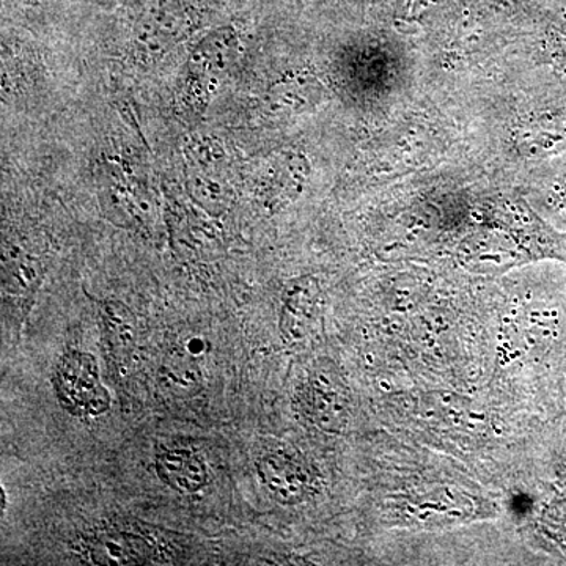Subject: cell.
<instances>
[{"label":"cell","mask_w":566,"mask_h":566,"mask_svg":"<svg viewBox=\"0 0 566 566\" xmlns=\"http://www.w3.org/2000/svg\"><path fill=\"white\" fill-rule=\"evenodd\" d=\"M197 357L186 352L175 354L164 363L161 368V382L164 387L174 394L193 392L202 382Z\"/></svg>","instance_id":"4fadbf2b"},{"label":"cell","mask_w":566,"mask_h":566,"mask_svg":"<svg viewBox=\"0 0 566 566\" xmlns=\"http://www.w3.org/2000/svg\"><path fill=\"white\" fill-rule=\"evenodd\" d=\"M207 344H205L203 338L192 337L186 342L185 352L191 354L193 357H200L205 352H207Z\"/></svg>","instance_id":"5bb4252c"},{"label":"cell","mask_w":566,"mask_h":566,"mask_svg":"<svg viewBox=\"0 0 566 566\" xmlns=\"http://www.w3.org/2000/svg\"><path fill=\"white\" fill-rule=\"evenodd\" d=\"M88 560L95 565H145L156 564V545L147 536L136 532L109 531L93 535L85 547Z\"/></svg>","instance_id":"8992f818"},{"label":"cell","mask_w":566,"mask_h":566,"mask_svg":"<svg viewBox=\"0 0 566 566\" xmlns=\"http://www.w3.org/2000/svg\"><path fill=\"white\" fill-rule=\"evenodd\" d=\"M44 277V266L40 259L24 251L21 245L3 244L2 293L3 297L28 300L39 290Z\"/></svg>","instance_id":"30bf717a"},{"label":"cell","mask_w":566,"mask_h":566,"mask_svg":"<svg viewBox=\"0 0 566 566\" xmlns=\"http://www.w3.org/2000/svg\"><path fill=\"white\" fill-rule=\"evenodd\" d=\"M256 472L264 488L282 504H300L311 493V472L289 453H266L256 463Z\"/></svg>","instance_id":"5b68a950"},{"label":"cell","mask_w":566,"mask_h":566,"mask_svg":"<svg viewBox=\"0 0 566 566\" xmlns=\"http://www.w3.org/2000/svg\"><path fill=\"white\" fill-rule=\"evenodd\" d=\"M296 167H300L297 163L285 156H271L253 163L249 174L245 172L244 181L256 202L268 210H274L293 192L294 181H297V175H294Z\"/></svg>","instance_id":"ba28073f"},{"label":"cell","mask_w":566,"mask_h":566,"mask_svg":"<svg viewBox=\"0 0 566 566\" xmlns=\"http://www.w3.org/2000/svg\"><path fill=\"white\" fill-rule=\"evenodd\" d=\"M301 398L305 415L326 431H338L346 419V397L340 382L327 371L318 370L305 382Z\"/></svg>","instance_id":"52a82bcc"},{"label":"cell","mask_w":566,"mask_h":566,"mask_svg":"<svg viewBox=\"0 0 566 566\" xmlns=\"http://www.w3.org/2000/svg\"><path fill=\"white\" fill-rule=\"evenodd\" d=\"M318 285L314 279H300L286 290L283 297L281 331L286 338L300 340L308 333L318 304Z\"/></svg>","instance_id":"8fae6325"},{"label":"cell","mask_w":566,"mask_h":566,"mask_svg":"<svg viewBox=\"0 0 566 566\" xmlns=\"http://www.w3.org/2000/svg\"><path fill=\"white\" fill-rule=\"evenodd\" d=\"M238 54L240 35L232 25L216 29L192 48L177 88L178 106L186 115L202 117Z\"/></svg>","instance_id":"6da1fadb"},{"label":"cell","mask_w":566,"mask_h":566,"mask_svg":"<svg viewBox=\"0 0 566 566\" xmlns=\"http://www.w3.org/2000/svg\"><path fill=\"white\" fill-rule=\"evenodd\" d=\"M156 474L181 494H196L208 483V468L196 452L182 447H161L156 453Z\"/></svg>","instance_id":"9c48e42d"},{"label":"cell","mask_w":566,"mask_h":566,"mask_svg":"<svg viewBox=\"0 0 566 566\" xmlns=\"http://www.w3.org/2000/svg\"><path fill=\"white\" fill-rule=\"evenodd\" d=\"M186 191L211 218H221L232 207L234 188L229 159L221 142L210 136H189L182 142Z\"/></svg>","instance_id":"7a4b0ae2"},{"label":"cell","mask_w":566,"mask_h":566,"mask_svg":"<svg viewBox=\"0 0 566 566\" xmlns=\"http://www.w3.org/2000/svg\"><path fill=\"white\" fill-rule=\"evenodd\" d=\"M59 403L74 417H98L111 409V395L103 386L98 363L92 354L70 349L54 374Z\"/></svg>","instance_id":"277c9868"},{"label":"cell","mask_w":566,"mask_h":566,"mask_svg":"<svg viewBox=\"0 0 566 566\" xmlns=\"http://www.w3.org/2000/svg\"><path fill=\"white\" fill-rule=\"evenodd\" d=\"M197 25V10L185 0H156L134 31V59L144 65H155L188 40Z\"/></svg>","instance_id":"3957f363"},{"label":"cell","mask_w":566,"mask_h":566,"mask_svg":"<svg viewBox=\"0 0 566 566\" xmlns=\"http://www.w3.org/2000/svg\"><path fill=\"white\" fill-rule=\"evenodd\" d=\"M104 340L118 360L132 356L137 342L136 316L128 305L117 300H104L98 305Z\"/></svg>","instance_id":"7c38bea8"}]
</instances>
